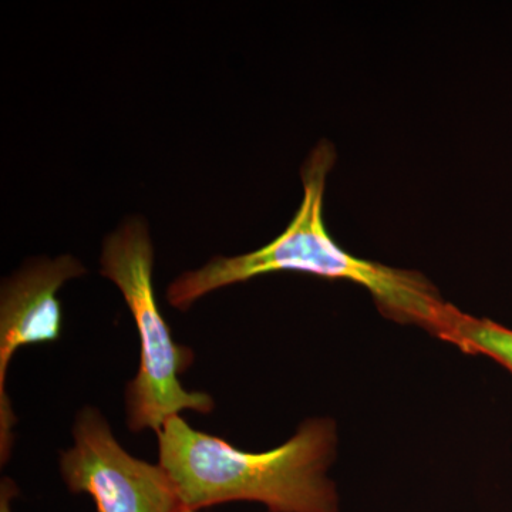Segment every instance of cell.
I'll return each mask as SVG.
<instances>
[{
	"label": "cell",
	"instance_id": "2",
	"mask_svg": "<svg viewBox=\"0 0 512 512\" xmlns=\"http://www.w3.org/2000/svg\"><path fill=\"white\" fill-rule=\"evenodd\" d=\"M157 436L158 464L188 510L254 501L271 512L339 511L336 485L326 474L338 444L333 420H306L285 444L264 453L238 450L180 416L165 421Z\"/></svg>",
	"mask_w": 512,
	"mask_h": 512
},
{
	"label": "cell",
	"instance_id": "3",
	"mask_svg": "<svg viewBox=\"0 0 512 512\" xmlns=\"http://www.w3.org/2000/svg\"><path fill=\"white\" fill-rule=\"evenodd\" d=\"M100 265V274L120 289L140 338V367L126 390L128 429L158 433L165 421L183 410L211 413L215 403L210 394L190 392L180 382V375L194 362V353L174 342L158 309L154 249L146 222L128 218L107 235Z\"/></svg>",
	"mask_w": 512,
	"mask_h": 512
},
{
	"label": "cell",
	"instance_id": "8",
	"mask_svg": "<svg viewBox=\"0 0 512 512\" xmlns=\"http://www.w3.org/2000/svg\"><path fill=\"white\" fill-rule=\"evenodd\" d=\"M175 512H198V511L188 510V508L180 507V508H178V510H177V511H175Z\"/></svg>",
	"mask_w": 512,
	"mask_h": 512
},
{
	"label": "cell",
	"instance_id": "5",
	"mask_svg": "<svg viewBox=\"0 0 512 512\" xmlns=\"http://www.w3.org/2000/svg\"><path fill=\"white\" fill-rule=\"evenodd\" d=\"M86 268L76 258L33 259L5 279L0 292V463L12 453L16 416L6 392V377L15 352L28 345L50 343L63 328L62 303L57 291L67 281L79 278Z\"/></svg>",
	"mask_w": 512,
	"mask_h": 512
},
{
	"label": "cell",
	"instance_id": "4",
	"mask_svg": "<svg viewBox=\"0 0 512 512\" xmlns=\"http://www.w3.org/2000/svg\"><path fill=\"white\" fill-rule=\"evenodd\" d=\"M73 446L60 457V473L74 494H89L97 512H175L177 488L160 464L128 454L99 409L83 407Z\"/></svg>",
	"mask_w": 512,
	"mask_h": 512
},
{
	"label": "cell",
	"instance_id": "1",
	"mask_svg": "<svg viewBox=\"0 0 512 512\" xmlns=\"http://www.w3.org/2000/svg\"><path fill=\"white\" fill-rule=\"evenodd\" d=\"M335 163V147L320 141L302 165L303 200L285 231L254 252L215 256L202 268L184 272L168 286V303L187 311L202 296L225 286L274 272H302L363 286L386 318L420 326L433 335L448 303L429 279L349 254L330 235L323 205L326 180Z\"/></svg>",
	"mask_w": 512,
	"mask_h": 512
},
{
	"label": "cell",
	"instance_id": "7",
	"mask_svg": "<svg viewBox=\"0 0 512 512\" xmlns=\"http://www.w3.org/2000/svg\"><path fill=\"white\" fill-rule=\"evenodd\" d=\"M18 495V487L10 478H3L0 484V512H12L10 501Z\"/></svg>",
	"mask_w": 512,
	"mask_h": 512
},
{
	"label": "cell",
	"instance_id": "6",
	"mask_svg": "<svg viewBox=\"0 0 512 512\" xmlns=\"http://www.w3.org/2000/svg\"><path fill=\"white\" fill-rule=\"evenodd\" d=\"M433 336L470 355H484L503 365L512 375V329L490 319L474 318L448 303Z\"/></svg>",
	"mask_w": 512,
	"mask_h": 512
}]
</instances>
